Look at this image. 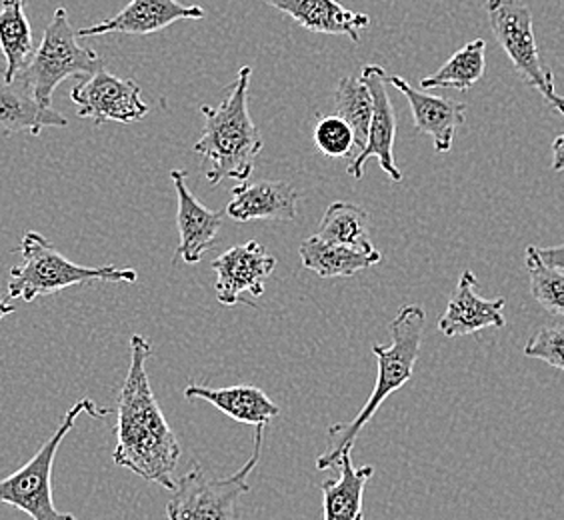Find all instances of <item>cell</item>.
I'll list each match as a JSON object with an SVG mask.
<instances>
[{
  "label": "cell",
  "mask_w": 564,
  "mask_h": 520,
  "mask_svg": "<svg viewBox=\"0 0 564 520\" xmlns=\"http://www.w3.org/2000/svg\"><path fill=\"white\" fill-rule=\"evenodd\" d=\"M12 313H17V308H14L12 304L4 303V301H0V321H2L4 316L12 315Z\"/></svg>",
  "instance_id": "obj_31"
},
{
  "label": "cell",
  "mask_w": 564,
  "mask_h": 520,
  "mask_svg": "<svg viewBox=\"0 0 564 520\" xmlns=\"http://www.w3.org/2000/svg\"><path fill=\"white\" fill-rule=\"evenodd\" d=\"M186 401H205L215 409L225 412L232 421L252 426H267L272 419L281 414L279 404L271 397L250 384H237V387H223L213 389L207 384H188L185 389Z\"/></svg>",
  "instance_id": "obj_19"
},
{
  "label": "cell",
  "mask_w": 564,
  "mask_h": 520,
  "mask_svg": "<svg viewBox=\"0 0 564 520\" xmlns=\"http://www.w3.org/2000/svg\"><path fill=\"white\" fill-rule=\"evenodd\" d=\"M335 102H337V117L345 120L355 134V154L358 156L369 141L370 120H372L370 90L360 78L345 76L338 80Z\"/></svg>",
  "instance_id": "obj_25"
},
{
  "label": "cell",
  "mask_w": 564,
  "mask_h": 520,
  "mask_svg": "<svg viewBox=\"0 0 564 520\" xmlns=\"http://www.w3.org/2000/svg\"><path fill=\"white\" fill-rule=\"evenodd\" d=\"M313 139L318 151L326 159H348V163L355 161V134L345 120L333 117H321L313 130Z\"/></svg>",
  "instance_id": "obj_27"
},
{
  "label": "cell",
  "mask_w": 564,
  "mask_h": 520,
  "mask_svg": "<svg viewBox=\"0 0 564 520\" xmlns=\"http://www.w3.org/2000/svg\"><path fill=\"white\" fill-rule=\"evenodd\" d=\"M264 429L254 426L252 455L235 475L210 478L203 466L193 465L178 478L166 502V520H239V500L249 492L250 473L261 461Z\"/></svg>",
  "instance_id": "obj_6"
},
{
  "label": "cell",
  "mask_w": 564,
  "mask_h": 520,
  "mask_svg": "<svg viewBox=\"0 0 564 520\" xmlns=\"http://www.w3.org/2000/svg\"><path fill=\"white\" fill-rule=\"evenodd\" d=\"M553 171L556 173L564 171V134L556 137L553 142Z\"/></svg>",
  "instance_id": "obj_30"
},
{
  "label": "cell",
  "mask_w": 564,
  "mask_h": 520,
  "mask_svg": "<svg viewBox=\"0 0 564 520\" xmlns=\"http://www.w3.org/2000/svg\"><path fill=\"white\" fill-rule=\"evenodd\" d=\"M539 257L544 264H549L551 269L564 272V242L558 247H546V249H536Z\"/></svg>",
  "instance_id": "obj_29"
},
{
  "label": "cell",
  "mask_w": 564,
  "mask_h": 520,
  "mask_svg": "<svg viewBox=\"0 0 564 520\" xmlns=\"http://www.w3.org/2000/svg\"><path fill=\"white\" fill-rule=\"evenodd\" d=\"M0 46L7 56V83H14L31 65L34 46L31 22L26 19V0H2L0 4Z\"/></svg>",
  "instance_id": "obj_22"
},
{
  "label": "cell",
  "mask_w": 564,
  "mask_h": 520,
  "mask_svg": "<svg viewBox=\"0 0 564 520\" xmlns=\"http://www.w3.org/2000/svg\"><path fill=\"white\" fill-rule=\"evenodd\" d=\"M524 260L534 301L549 313L564 318V272L544 264L536 252V247L527 249Z\"/></svg>",
  "instance_id": "obj_26"
},
{
  "label": "cell",
  "mask_w": 564,
  "mask_h": 520,
  "mask_svg": "<svg viewBox=\"0 0 564 520\" xmlns=\"http://www.w3.org/2000/svg\"><path fill=\"white\" fill-rule=\"evenodd\" d=\"M22 262L9 272V296L33 303L39 296L61 293L68 286L85 282H129L139 281V272L132 269H119L115 264L107 267H83L65 259L48 242L46 237L34 230H26L21 240Z\"/></svg>",
  "instance_id": "obj_4"
},
{
  "label": "cell",
  "mask_w": 564,
  "mask_h": 520,
  "mask_svg": "<svg viewBox=\"0 0 564 520\" xmlns=\"http://www.w3.org/2000/svg\"><path fill=\"white\" fill-rule=\"evenodd\" d=\"M272 9L289 14L303 29L318 34H343L360 43L370 24L369 14L343 7L338 0H264Z\"/></svg>",
  "instance_id": "obj_17"
},
{
  "label": "cell",
  "mask_w": 564,
  "mask_h": 520,
  "mask_svg": "<svg viewBox=\"0 0 564 520\" xmlns=\"http://www.w3.org/2000/svg\"><path fill=\"white\" fill-rule=\"evenodd\" d=\"M370 217L365 208L347 201H337L326 208L315 235L326 242L343 245L365 254H380L370 239Z\"/></svg>",
  "instance_id": "obj_23"
},
{
  "label": "cell",
  "mask_w": 564,
  "mask_h": 520,
  "mask_svg": "<svg viewBox=\"0 0 564 520\" xmlns=\"http://www.w3.org/2000/svg\"><path fill=\"white\" fill-rule=\"evenodd\" d=\"M70 100L76 105L80 119H90L95 124L105 122H139L151 107L144 102L137 80L119 78L107 68H100L88 78L76 83L70 90Z\"/></svg>",
  "instance_id": "obj_9"
},
{
  "label": "cell",
  "mask_w": 564,
  "mask_h": 520,
  "mask_svg": "<svg viewBox=\"0 0 564 520\" xmlns=\"http://www.w3.org/2000/svg\"><path fill=\"white\" fill-rule=\"evenodd\" d=\"M299 191L284 181H261L232 188L227 215L237 223L284 220L293 223L299 215Z\"/></svg>",
  "instance_id": "obj_16"
},
{
  "label": "cell",
  "mask_w": 564,
  "mask_h": 520,
  "mask_svg": "<svg viewBox=\"0 0 564 520\" xmlns=\"http://www.w3.org/2000/svg\"><path fill=\"white\" fill-rule=\"evenodd\" d=\"M87 412L93 419L109 416V409H100L90 399L73 404L66 411L63 423L58 424L55 434L44 443L39 453L21 466L11 477L0 480V505H11L14 509L26 512L33 520H78L75 514L61 512L53 500V465H55L58 446L65 441L66 434L73 431L76 419Z\"/></svg>",
  "instance_id": "obj_5"
},
{
  "label": "cell",
  "mask_w": 564,
  "mask_h": 520,
  "mask_svg": "<svg viewBox=\"0 0 564 520\" xmlns=\"http://www.w3.org/2000/svg\"><path fill=\"white\" fill-rule=\"evenodd\" d=\"M299 257L304 269L315 272L321 279H350L382 260V254H365L343 245L326 242L316 235L303 240L299 247Z\"/></svg>",
  "instance_id": "obj_21"
},
{
  "label": "cell",
  "mask_w": 564,
  "mask_h": 520,
  "mask_svg": "<svg viewBox=\"0 0 564 520\" xmlns=\"http://www.w3.org/2000/svg\"><path fill=\"white\" fill-rule=\"evenodd\" d=\"M475 272L465 271L458 279L455 293L446 304V311L438 318V331L448 338L475 335L485 328H505V299H482L477 293Z\"/></svg>",
  "instance_id": "obj_14"
},
{
  "label": "cell",
  "mask_w": 564,
  "mask_h": 520,
  "mask_svg": "<svg viewBox=\"0 0 564 520\" xmlns=\"http://www.w3.org/2000/svg\"><path fill=\"white\" fill-rule=\"evenodd\" d=\"M65 129L68 120L53 107H43L26 80L19 76L14 83L0 80V134L14 137L31 132L39 137L43 129Z\"/></svg>",
  "instance_id": "obj_18"
},
{
  "label": "cell",
  "mask_w": 564,
  "mask_h": 520,
  "mask_svg": "<svg viewBox=\"0 0 564 520\" xmlns=\"http://www.w3.org/2000/svg\"><path fill=\"white\" fill-rule=\"evenodd\" d=\"M7 68H9V65H7V56H4V53H2V46H0V80H4V76H7Z\"/></svg>",
  "instance_id": "obj_32"
},
{
  "label": "cell",
  "mask_w": 564,
  "mask_h": 520,
  "mask_svg": "<svg viewBox=\"0 0 564 520\" xmlns=\"http://www.w3.org/2000/svg\"><path fill=\"white\" fill-rule=\"evenodd\" d=\"M350 453L352 451H347L338 458L337 480H325L321 485L325 520H365L362 499L375 468L372 466L358 468L352 465Z\"/></svg>",
  "instance_id": "obj_20"
},
{
  "label": "cell",
  "mask_w": 564,
  "mask_h": 520,
  "mask_svg": "<svg viewBox=\"0 0 564 520\" xmlns=\"http://www.w3.org/2000/svg\"><path fill=\"white\" fill-rule=\"evenodd\" d=\"M250 76L252 68L242 66L217 107H200L205 127L195 142V152L207 164L205 176L210 185H220L227 178L249 181L264 149L261 130L250 119Z\"/></svg>",
  "instance_id": "obj_2"
},
{
  "label": "cell",
  "mask_w": 564,
  "mask_h": 520,
  "mask_svg": "<svg viewBox=\"0 0 564 520\" xmlns=\"http://www.w3.org/2000/svg\"><path fill=\"white\" fill-rule=\"evenodd\" d=\"M205 19V11L196 4H181L178 0H131L119 14L112 19L90 24L87 29H80L76 39L100 36V34H147L159 33L166 26L178 21H198Z\"/></svg>",
  "instance_id": "obj_12"
},
{
  "label": "cell",
  "mask_w": 564,
  "mask_h": 520,
  "mask_svg": "<svg viewBox=\"0 0 564 520\" xmlns=\"http://www.w3.org/2000/svg\"><path fill=\"white\" fill-rule=\"evenodd\" d=\"M360 80L367 85L372 97V120H370L369 141L352 163H348L347 173L352 178H362L365 164L369 159H377L380 169L387 173L392 183H401V169L394 163V137H397V115L392 107L387 71L379 65L362 68Z\"/></svg>",
  "instance_id": "obj_10"
},
{
  "label": "cell",
  "mask_w": 564,
  "mask_h": 520,
  "mask_svg": "<svg viewBox=\"0 0 564 520\" xmlns=\"http://www.w3.org/2000/svg\"><path fill=\"white\" fill-rule=\"evenodd\" d=\"M100 68H105V61L93 48L78 44L68 12L58 7L22 78L33 90L34 98L43 107H51L53 93L63 80L70 76L88 78Z\"/></svg>",
  "instance_id": "obj_7"
},
{
  "label": "cell",
  "mask_w": 564,
  "mask_h": 520,
  "mask_svg": "<svg viewBox=\"0 0 564 520\" xmlns=\"http://www.w3.org/2000/svg\"><path fill=\"white\" fill-rule=\"evenodd\" d=\"M171 183L176 191L178 210H176V225L181 242L174 259L185 260L186 264H198L205 252L215 247L218 230L223 227V217L217 210H210L196 198L186 185V171L173 169Z\"/></svg>",
  "instance_id": "obj_13"
},
{
  "label": "cell",
  "mask_w": 564,
  "mask_h": 520,
  "mask_svg": "<svg viewBox=\"0 0 564 520\" xmlns=\"http://www.w3.org/2000/svg\"><path fill=\"white\" fill-rule=\"evenodd\" d=\"M387 85L401 90L406 97L413 110L414 127L433 139L434 151L441 154L451 151L456 129L467 120V105L413 88L402 76H387Z\"/></svg>",
  "instance_id": "obj_15"
},
{
  "label": "cell",
  "mask_w": 564,
  "mask_h": 520,
  "mask_svg": "<svg viewBox=\"0 0 564 520\" xmlns=\"http://www.w3.org/2000/svg\"><path fill=\"white\" fill-rule=\"evenodd\" d=\"M524 357L539 358L554 369L564 370V323L543 326L532 335L524 347Z\"/></svg>",
  "instance_id": "obj_28"
},
{
  "label": "cell",
  "mask_w": 564,
  "mask_h": 520,
  "mask_svg": "<svg viewBox=\"0 0 564 520\" xmlns=\"http://www.w3.org/2000/svg\"><path fill=\"white\" fill-rule=\"evenodd\" d=\"M424 323H426V315L423 306L419 304L402 306L399 315L391 323V345L372 347V355L377 357V365H379L377 384L370 392L369 401L362 404V409L352 421L333 424L328 429L326 448L323 455L316 458L318 470L337 466L340 455L352 451L358 433L369 424L370 419L382 407V402L413 379L414 367L423 345Z\"/></svg>",
  "instance_id": "obj_3"
},
{
  "label": "cell",
  "mask_w": 564,
  "mask_h": 520,
  "mask_svg": "<svg viewBox=\"0 0 564 520\" xmlns=\"http://www.w3.org/2000/svg\"><path fill=\"white\" fill-rule=\"evenodd\" d=\"M210 267L217 272L215 291L218 303L235 306L247 303L242 294L261 299L267 291V281L276 267V259L257 240H249L228 249L225 254L213 260Z\"/></svg>",
  "instance_id": "obj_11"
},
{
  "label": "cell",
  "mask_w": 564,
  "mask_h": 520,
  "mask_svg": "<svg viewBox=\"0 0 564 520\" xmlns=\"http://www.w3.org/2000/svg\"><path fill=\"white\" fill-rule=\"evenodd\" d=\"M485 9L489 14L492 34L517 73L564 117V98L556 95L553 71L541 55L529 4L522 0H487Z\"/></svg>",
  "instance_id": "obj_8"
},
{
  "label": "cell",
  "mask_w": 564,
  "mask_h": 520,
  "mask_svg": "<svg viewBox=\"0 0 564 520\" xmlns=\"http://www.w3.org/2000/svg\"><path fill=\"white\" fill-rule=\"evenodd\" d=\"M487 43L482 39H475L465 44L460 51L446 61L436 73L421 80V88H456L468 90L475 87L485 75L487 61H485Z\"/></svg>",
  "instance_id": "obj_24"
},
{
  "label": "cell",
  "mask_w": 564,
  "mask_h": 520,
  "mask_svg": "<svg viewBox=\"0 0 564 520\" xmlns=\"http://www.w3.org/2000/svg\"><path fill=\"white\" fill-rule=\"evenodd\" d=\"M151 355V340L144 335H132L131 365L117 402V446L112 461L149 483L173 490L174 470L183 451L152 392L147 372Z\"/></svg>",
  "instance_id": "obj_1"
}]
</instances>
